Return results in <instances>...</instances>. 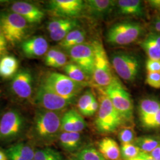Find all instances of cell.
<instances>
[{
  "instance_id": "6da1fadb",
  "label": "cell",
  "mask_w": 160,
  "mask_h": 160,
  "mask_svg": "<svg viewBox=\"0 0 160 160\" xmlns=\"http://www.w3.org/2000/svg\"><path fill=\"white\" fill-rule=\"evenodd\" d=\"M62 116L59 112L43 109L36 110L33 125L34 139L42 143L55 141L61 133Z\"/></svg>"
},
{
  "instance_id": "7a4b0ae2",
  "label": "cell",
  "mask_w": 160,
  "mask_h": 160,
  "mask_svg": "<svg viewBox=\"0 0 160 160\" xmlns=\"http://www.w3.org/2000/svg\"><path fill=\"white\" fill-rule=\"evenodd\" d=\"M144 31L143 26L140 23L129 20L122 21L113 24L108 30L106 40L112 45H127L137 40Z\"/></svg>"
},
{
  "instance_id": "3957f363",
  "label": "cell",
  "mask_w": 160,
  "mask_h": 160,
  "mask_svg": "<svg viewBox=\"0 0 160 160\" xmlns=\"http://www.w3.org/2000/svg\"><path fill=\"white\" fill-rule=\"evenodd\" d=\"M99 102L95 120L96 129L102 133L114 132L123 124L124 120L104 91H101Z\"/></svg>"
},
{
  "instance_id": "277c9868",
  "label": "cell",
  "mask_w": 160,
  "mask_h": 160,
  "mask_svg": "<svg viewBox=\"0 0 160 160\" xmlns=\"http://www.w3.org/2000/svg\"><path fill=\"white\" fill-rule=\"evenodd\" d=\"M42 83L61 97L68 100H75L81 90L87 86L75 81L65 74L57 72L47 73Z\"/></svg>"
},
{
  "instance_id": "5b68a950",
  "label": "cell",
  "mask_w": 160,
  "mask_h": 160,
  "mask_svg": "<svg viewBox=\"0 0 160 160\" xmlns=\"http://www.w3.org/2000/svg\"><path fill=\"white\" fill-rule=\"evenodd\" d=\"M104 92L123 120L132 122L133 106L131 96L119 80L114 78L111 84L104 88Z\"/></svg>"
},
{
  "instance_id": "8992f818",
  "label": "cell",
  "mask_w": 160,
  "mask_h": 160,
  "mask_svg": "<svg viewBox=\"0 0 160 160\" xmlns=\"http://www.w3.org/2000/svg\"><path fill=\"white\" fill-rule=\"evenodd\" d=\"M111 64L122 79L133 82L137 79L141 71L139 58L131 52H114L110 57Z\"/></svg>"
},
{
  "instance_id": "52a82bcc",
  "label": "cell",
  "mask_w": 160,
  "mask_h": 160,
  "mask_svg": "<svg viewBox=\"0 0 160 160\" xmlns=\"http://www.w3.org/2000/svg\"><path fill=\"white\" fill-rule=\"evenodd\" d=\"M92 43L94 52V71L92 77L97 86L105 88L111 84L114 78L110 63L102 43L95 40Z\"/></svg>"
},
{
  "instance_id": "ba28073f",
  "label": "cell",
  "mask_w": 160,
  "mask_h": 160,
  "mask_svg": "<svg viewBox=\"0 0 160 160\" xmlns=\"http://www.w3.org/2000/svg\"><path fill=\"white\" fill-rule=\"evenodd\" d=\"M26 20L15 12H6L0 15V27L8 43L14 46L24 38L28 25Z\"/></svg>"
},
{
  "instance_id": "9c48e42d",
  "label": "cell",
  "mask_w": 160,
  "mask_h": 160,
  "mask_svg": "<svg viewBox=\"0 0 160 160\" xmlns=\"http://www.w3.org/2000/svg\"><path fill=\"white\" fill-rule=\"evenodd\" d=\"M26 126L23 114L15 109L9 110L0 119V142H8L21 136Z\"/></svg>"
},
{
  "instance_id": "30bf717a",
  "label": "cell",
  "mask_w": 160,
  "mask_h": 160,
  "mask_svg": "<svg viewBox=\"0 0 160 160\" xmlns=\"http://www.w3.org/2000/svg\"><path fill=\"white\" fill-rule=\"evenodd\" d=\"M75 100H68L61 97L46 87L42 82L35 95V102L41 109L60 112L67 108Z\"/></svg>"
},
{
  "instance_id": "8fae6325",
  "label": "cell",
  "mask_w": 160,
  "mask_h": 160,
  "mask_svg": "<svg viewBox=\"0 0 160 160\" xmlns=\"http://www.w3.org/2000/svg\"><path fill=\"white\" fill-rule=\"evenodd\" d=\"M72 62L82 69L89 77L92 76L94 64V52L92 43H84L68 50Z\"/></svg>"
},
{
  "instance_id": "7c38bea8",
  "label": "cell",
  "mask_w": 160,
  "mask_h": 160,
  "mask_svg": "<svg viewBox=\"0 0 160 160\" xmlns=\"http://www.w3.org/2000/svg\"><path fill=\"white\" fill-rule=\"evenodd\" d=\"M48 9L54 16L75 18L84 12V1L52 0L49 2Z\"/></svg>"
},
{
  "instance_id": "4fadbf2b",
  "label": "cell",
  "mask_w": 160,
  "mask_h": 160,
  "mask_svg": "<svg viewBox=\"0 0 160 160\" xmlns=\"http://www.w3.org/2000/svg\"><path fill=\"white\" fill-rule=\"evenodd\" d=\"M33 81L31 72L28 69H22L12 78V91L20 98L29 99L33 92Z\"/></svg>"
},
{
  "instance_id": "5bb4252c",
  "label": "cell",
  "mask_w": 160,
  "mask_h": 160,
  "mask_svg": "<svg viewBox=\"0 0 160 160\" xmlns=\"http://www.w3.org/2000/svg\"><path fill=\"white\" fill-rule=\"evenodd\" d=\"M11 10L30 23H40L45 16L43 12L37 6L25 1H17L13 3Z\"/></svg>"
},
{
  "instance_id": "9a60e30c",
  "label": "cell",
  "mask_w": 160,
  "mask_h": 160,
  "mask_svg": "<svg viewBox=\"0 0 160 160\" xmlns=\"http://www.w3.org/2000/svg\"><path fill=\"white\" fill-rule=\"evenodd\" d=\"M116 1L111 0L84 1V12L93 18L100 19L108 16L116 7Z\"/></svg>"
},
{
  "instance_id": "2e32d148",
  "label": "cell",
  "mask_w": 160,
  "mask_h": 160,
  "mask_svg": "<svg viewBox=\"0 0 160 160\" xmlns=\"http://www.w3.org/2000/svg\"><path fill=\"white\" fill-rule=\"evenodd\" d=\"M22 50L28 58H39L49 51V43L42 36H34L22 42Z\"/></svg>"
},
{
  "instance_id": "e0dca14e",
  "label": "cell",
  "mask_w": 160,
  "mask_h": 160,
  "mask_svg": "<svg viewBox=\"0 0 160 160\" xmlns=\"http://www.w3.org/2000/svg\"><path fill=\"white\" fill-rule=\"evenodd\" d=\"M87 126L82 114L75 109L67 111L62 116L61 132H78L82 131Z\"/></svg>"
},
{
  "instance_id": "ac0fdd59",
  "label": "cell",
  "mask_w": 160,
  "mask_h": 160,
  "mask_svg": "<svg viewBox=\"0 0 160 160\" xmlns=\"http://www.w3.org/2000/svg\"><path fill=\"white\" fill-rule=\"evenodd\" d=\"M160 109V100L154 97L142 99L138 106V114L141 126L151 119Z\"/></svg>"
},
{
  "instance_id": "d6986e66",
  "label": "cell",
  "mask_w": 160,
  "mask_h": 160,
  "mask_svg": "<svg viewBox=\"0 0 160 160\" xmlns=\"http://www.w3.org/2000/svg\"><path fill=\"white\" fill-rule=\"evenodd\" d=\"M116 7L119 14L138 17L145 16L143 3L139 0H120L116 1Z\"/></svg>"
},
{
  "instance_id": "ffe728a7",
  "label": "cell",
  "mask_w": 160,
  "mask_h": 160,
  "mask_svg": "<svg viewBox=\"0 0 160 160\" xmlns=\"http://www.w3.org/2000/svg\"><path fill=\"white\" fill-rule=\"evenodd\" d=\"M106 160H120L121 151L118 143L111 138H104L98 143V149Z\"/></svg>"
},
{
  "instance_id": "44dd1931",
  "label": "cell",
  "mask_w": 160,
  "mask_h": 160,
  "mask_svg": "<svg viewBox=\"0 0 160 160\" xmlns=\"http://www.w3.org/2000/svg\"><path fill=\"white\" fill-rule=\"evenodd\" d=\"M59 143L65 151L74 154L81 149L82 139L78 132H62L59 135Z\"/></svg>"
},
{
  "instance_id": "7402d4cb",
  "label": "cell",
  "mask_w": 160,
  "mask_h": 160,
  "mask_svg": "<svg viewBox=\"0 0 160 160\" xmlns=\"http://www.w3.org/2000/svg\"><path fill=\"white\" fill-rule=\"evenodd\" d=\"M35 150L28 144L18 143L6 150V154L9 160H32Z\"/></svg>"
},
{
  "instance_id": "603a6c76",
  "label": "cell",
  "mask_w": 160,
  "mask_h": 160,
  "mask_svg": "<svg viewBox=\"0 0 160 160\" xmlns=\"http://www.w3.org/2000/svg\"><path fill=\"white\" fill-rule=\"evenodd\" d=\"M19 64L16 58L6 55L0 59V77L4 79L12 78L16 75Z\"/></svg>"
},
{
  "instance_id": "cb8c5ba5",
  "label": "cell",
  "mask_w": 160,
  "mask_h": 160,
  "mask_svg": "<svg viewBox=\"0 0 160 160\" xmlns=\"http://www.w3.org/2000/svg\"><path fill=\"white\" fill-rule=\"evenodd\" d=\"M44 61L45 65L48 67L61 68L67 64L68 59L63 52L56 48H53L47 52Z\"/></svg>"
},
{
  "instance_id": "d4e9b609",
  "label": "cell",
  "mask_w": 160,
  "mask_h": 160,
  "mask_svg": "<svg viewBox=\"0 0 160 160\" xmlns=\"http://www.w3.org/2000/svg\"><path fill=\"white\" fill-rule=\"evenodd\" d=\"M86 33L84 30L75 29L67 34V36L59 43L62 48L68 50L70 48L82 44L86 39Z\"/></svg>"
},
{
  "instance_id": "484cf974",
  "label": "cell",
  "mask_w": 160,
  "mask_h": 160,
  "mask_svg": "<svg viewBox=\"0 0 160 160\" xmlns=\"http://www.w3.org/2000/svg\"><path fill=\"white\" fill-rule=\"evenodd\" d=\"M135 143L141 152L149 154L160 144V137L155 135H145L136 138Z\"/></svg>"
},
{
  "instance_id": "4316f807",
  "label": "cell",
  "mask_w": 160,
  "mask_h": 160,
  "mask_svg": "<svg viewBox=\"0 0 160 160\" xmlns=\"http://www.w3.org/2000/svg\"><path fill=\"white\" fill-rule=\"evenodd\" d=\"M68 160H106L97 149L92 146H87L72 154Z\"/></svg>"
},
{
  "instance_id": "83f0119b",
  "label": "cell",
  "mask_w": 160,
  "mask_h": 160,
  "mask_svg": "<svg viewBox=\"0 0 160 160\" xmlns=\"http://www.w3.org/2000/svg\"><path fill=\"white\" fill-rule=\"evenodd\" d=\"M63 71L69 78L76 82L88 84L87 81L90 77L84 71L73 62H69L63 67Z\"/></svg>"
},
{
  "instance_id": "f1b7e54d",
  "label": "cell",
  "mask_w": 160,
  "mask_h": 160,
  "mask_svg": "<svg viewBox=\"0 0 160 160\" xmlns=\"http://www.w3.org/2000/svg\"><path fill=\"white\" fill-rule=\"evenodd\" d=\"M140 46L148 57V59L160 60V46L150 34L140 43Z\"/></svg>"
},
{
  "instance_id": "f546056e",
  "label": "cell",
  "mask_w": 160,
  "mask_h": 160,
  "mask_svg": "<svg viewBox=\"0 0 160 160\" xmlns=\"http://www.w3.org/2000/svg\"><path fill=\"white\" fill-rule=\"evenodd\" d=\"M78 26V22L75 18H71L68 23L54 32L50 33V38L55 42H61L73 30Z\"/></svg>"
},
{
  "instance_id": "4dcf8cb0",
  "label": "cell",
  "mask_w": 160,
  "mask_h": 160,
  "mask_svg": "<svg viewBox=\"0 0 160 160\" xmlns=\"http://www.w3.org/2000/svg\"><path fill=\"white\" fill-rule=\"evenodd\" d=\"M32 160H63V157L55 149L45 148L36 150Z\"/></svg>"
},
{
  "instance_id": "1f68e13d",
  "label": "cell",
  "mask_w": 160,
  "mask_h": 160,
  "mask_svg": "<svg viewBox=\"0 0 160 160\" xmlns=\"http://www.w3.org/2000/svg\"><path fill=\"white\" fill-rule=\"evenodd\" d=\"M121 156L123 160H132L137 158L141 151L134 143L122 145L120 147Z\"/></svg>"
},
{
  "instance_id": "d6a6232c",
  "label": "cell",
  "mask_w": 160,
  "mask_h": 160,
  "mask_svg": "<svg viewBox=\"0 0 160 160\" xmlns=\"http://www.w3.org/2000/svg\"><path fill=\"white\" fill-rule=\"evenodd\" d=\"M96 97L90 90L86 91L78 100L77 108L78 111L82 115L85 116L86 112L90 107L92 102Z\"/></svg>"
},
{
  "instance_id": "836d02e7",
  "label": "cell",
  "mask_w": 160,
  "mask_h": 160,
  "mask_svg": "<svg viewBox=\"0 0 160 160\" xmlns=\"http://www.w3.org/2000/svg\"><path fill=\"white\" fill-rule=\"evenodd\" d=\"M118 138L122 145L133 143L136 138L134 129L132 127H125L121 129Z\"/></svg>"
},
{
  "instance_id": "e575fe53",
  "label": "cell",
  "mask_w": 160,
  "mask_h": 160,
  "mask_svg": "<svg viewBox=\"0 0 160 160\" xmlns=\"http://www.w3.org/2000/svg\"><path fill=\"white\" fill-rule=\"evenodd\" d=\"M145 82L155 89H160V73L147 72Z\"/></svg>"
},
{
  "instance_id": "d590c367",
  "label": "cell",
  "mask_w": 160,
  "mask_h": 160,
  "mask_svg": "<svg viewBox=\"0 0 160 160\" xmlns=\"http://www.w3.org/2000/svg\"><path fill=\"white\" fill-rule=\"evenodd\" d=\"M71 18H58L56 20H53L51 22L48 23L47 26V30L50 33H52L55 32L59 28H62L64 25H65L67 23H68L69 21Z\"/></svg>"
},
{
  "instance_id": "8d00e7d4",
  "label": "cell",
  "mask_w": 160,
  "mask_h": 160,
  "mask_svg": "<svg viewBox=\"0 0 160 160\" xmlns=\"http://www.w3.org/2000/svg\"><path fill=\"white\" fill-rule=\"evenodd\" d=\"M142 126L146 129H160V109L151 119Z\"/></svg>"
},
{
  "instance_id": "74e56055",
  "label": "cell",
  "mask_w": 160,
  "mask_h": 160,
  "mask_svg": "<svg viewBox=\"0 0 160 160\" xmlns=\"http://www.w3.org/2000/svg\"><path fill=\"white\" fill-rule=\"evenodd\" d=\"M147 72L160 73V60L148 59L145 64Z\"/></svg>"
},
{
  "instance_id": "f35d334b",
  "label": "cell",
  "mask_w": 160,
  "mask_h": 160,
  "mask_svg": "<svg viewBox=\"0 0 160 160\" xmlns=\"http://www.w3.org/2000/svg\"><path fill=\"white\" fill-rule=\"evenodd\" d=\"M7 42L0 27V59L7 53Z\"/></svg>"
},
{
  "instance_id": "ab89813d",
  "label": "cell",
  "mask_w": 160,
  "mask_h": 160,
  "mask_svg": "<svg viewBox=\"0 0 160 160\" xmlns=\"http://www.w3.org/2000/svg\"><path fill=\"white\" fill-rule=\"evenodd\" d=\"M99 108V104L97 100V99L95 98L93 101L92 102V104H90L88 109H87L86 112V116H92L98 112V110Z\"/></svg>"
},
{
  "instance_id": "60d3db41",
  "label": "cell",
  "mask_w": 160,
  "mask_h": 160,
  "mask_svg": "<svg viewBox=\"0 0 160 160\" xmlns=\"http://www.w3.org/2000/svg\"><path fill=\"white\" fill-rule=\"evenodd\" d=\"M148 2L152 8L160 12V0H150Z\"/></svg>"
},
{
  "instance_id": "b9f144b4",
  "label": "cell",
  "mask_w": 160,
  "mask_h": 160,
  "mask_svg": "<svg viewBox=\"0 0 160 160\" xmlns=\"http://www.w3.org/2000/svg\"><path fill=\"white\" fill-rule=\"evenodd\" d=\"M149 154L155 160H160V144Z\"/></svg>"
},
{
  "instance_id": "7bdbcfd3",
  "label": "cell",
  "mask_w": 160,
  "mask_h": 160,
  "mask_svg": "<svg viewBox=\"0 0 160 160\" xmlns=\"http://www.w3.org/2000/svg\"><path fill=\"white\" fill-rule=\"evenodd\" d=\"M139 156L141 157L142 160H155L149 154L143 152H141Z\"/></svg>"
},
{
  "instance_id": "ee69618b",
  "label": "cell",
  "mask_w": 160,
  "mask_h": 160,
  "mask_svg": "<svg viewBox=\"0 0 160 160\" xmlns=\"http://www.w3.org/2000/svg\"><path fill=\"white\" fill-rule=\"evenodd\" d=\"M154 29L157 33H160V18H158L155 22Z\"/></svg>"
},
{
  "instance_id": "f6af8a7d",
  "label": "cell",
  "mask_w": 160,
  "mask_h": 160,
  "mask_svg": "<svg viewBox=\"0 0 160 160\" xmlns=\"http://www.w3.org/2000/svg\"><path fill=\"white\" fill-rule=\"evenodd\" d=\"M7 157L6 155V152L0 150V160H7Z\"/></svg>"
},
{
  "instance_id": "bcb514c9",
  "label": "cell",
  "mask_w": 160,
  "mask_h": 160,
  "mask_svg": "<svg viewBox=\"0 0 160 160\" xmlns=\"http://www.w3.org/2000/svg\"><path fill=\"white\" fill-rule=\"evenodd\" d=\"M142 160V159L141 158V157L140 156H139L137 158H133V159H132V160Z\"/></svg>"
}]
</instances>
